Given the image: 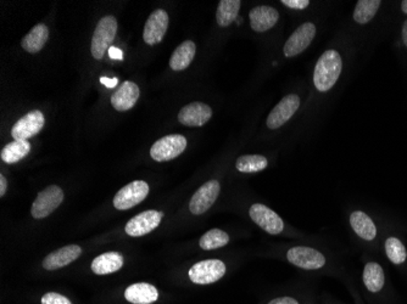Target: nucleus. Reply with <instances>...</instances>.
<instances>
[{"instance_id": "1", "label": "nucleus", "mask_w": 407, "mask_h": 304, "mask_svg": "<svg viewBox=\"0 0 407 304\" xmlns=\"http://www.w3.org/2000/svg\"><path fill=\"white\" fill-rule=\"evenodd\" d=\"M343 68L341 55L336 50H327L316 63L314 72V87L326 93L334 87Z\"/></svg>"}, {"instance_id": "2", "label": "nucleus", "mask_w": 407, "mask_h": 304, "mask_svg": "<svg viewBox=\"0 0 407 304\" xmlns=\"http://www.w3.org/2000/svg\"><path fill=\"white\" fill-rule=\"evenodd\" d=\"M116 32H117V21L114 16L109 15L98 23L90 45V51L95 60H102L105 53L109 51L112 42L115 40Z\"/></svg>"}, {"instance_id": "3", "label": "nucleus", "mask_w": 407, "mask_h": 304, "mask_svg": "<svg viewBox=\"0 0 407 304\" xmlns=\"http://www.w3.org/2000/svg\"><path fill=\"white\" fill-rule=\"evenodd\" d=\"M187 149V139L179 134H171L161 138L151 146V159L156 162H166L176 159Z\"/></svg>"}, {"instance_id": "4", "label": "nucleus", "mask_w": 407, "mask_h": 304, "mask_svg": "<svg viewBox=\"0 0 407 304\" xmlns=\"http://www.w3.org/2000/svg\"><path fill=\"white\" fill-rule=\"evenodd\" d=\"M226 265L220 260H201L189 269V279L196 285H210L221 280L226 274Z\"/></svg>"}, {"instance_id": "5", "label": "nucleus", "mask_w": 407, "mask_h": 304, "mask_svg": "<svg viewBox=\"0 0 407 304\" xmlns=\"http://www.w3.org/2000/svg\"><path fill=\"white\" fill-rule=\"evenodd\" d=\"M64 201V191L58 186H50L37 195L31 207V214L35 219H43L50 216Z\"/></svg>"}, {"instance_id": "6", "label": "nucleus", "mask_w": 407, "mask_h": 304, "mask_svg": "<svg viewBox=\"0 0 407 304\" xmlns=\"http://www.w3.org/2000/svg\"><path fill=\"white\" fill-rule=\"evenodd\" d=\"M149 194V186L144 181H134L124 186L114 197V207L126 211L143 202Z\"/></svg>"}, {"instance_id": "7", "label": "nucleus", "mask_w": 407, "mask_h": 304, "mask_svg": "<svg viewBox=\"0 0 407 304\" xmlns=\"http://www.w3.org/2000/svg\"><path fill=\"white\" fill-rule=\"evenodd\" d=\"M164 218V213L155 209H149L133 217L126 224V234L132 238H141L149 234L159 226Z\"/></svg>"}, {"instance_id": "8", "label": "nucleus", "mask_w": 407, "mask_h": 304, "mask_svg": "<svg viewBox=\"0 0 407 304\" xmlns=\"http://www.w3.org/2000/svg\"><path fill=\"white\" fill-rule=\"evenodd\" d=\"M287 260L301 269L317 270L326 265V257L312 247L295 246L287 252Z\"/></svg>"}, {"instance_id": "9", "label": "nucleus", "mask_w": 407, "mask_h": 304, "mask_svg": "<svg viewBox=\"0 0 407 304\" xmlns=\"http://www.w3.org/2000/svg\"><path fill=\"white\" fill-rule=\"evenodd\" d=\"M249 216L255 224L259 225L262 230L271 235H278L283 231L284 223L282 218L261 203L252 205L249 209Z\"/></svg>"}, {"instance_id": "10", "label": "nucleus", "mask_w": 407, "mask_h": 304, "mask_svg": "<svg viewBox=\"0 0 407 304\" xmlns=\"http://www.w3.org/2000/svg\"><path fill=\"white\" fill-rule=\"evenodd\" d=\"M220 191H221V186L218 181H213V179L206 181L193 195V197L189 201V211L195 216L204 214L205 212H208L210 208L213 207V203L216 202Z\"/></svg>"}, {"instance_id": "11", "label": "nucleus", "mask_w": 407, "mask_h": 304, "mask_svg": "<svg viewBox=\"0 0 407 304\" xmlns=\"http://www.w3.org/2000/svg\"><path fill=\"white\" fill-rule=\"evenodd\" d=\"M45 124V115L38 110L30 111L13 124L11 135L15 140H28L36 137Z\"/></svg>"}, {"instance_id": "12", "label": "nucleus", "mask_w": 407, "mask_h": 304, "mask_svg": "<svg viewBox=\"0 0 407 304\" xmlns=\"http://www.w3.org/2000/svg\"><path fill=\"white\" fill-rule=\"evenodd\" d=\"M314 35H316V26H314V23H302L289 37V39L287 40V43L284 45V56L285 58H294V56L302 53L311 44V42L314 40Z\"/></svg>"}, {"instance_id": "13", "label": "nucleus", "mask_w": 407, "mask_h": 304, "mask_svg": "<svg viewBox=\"0 0 407 304\" xmlns=\"http://www.w3.org/2000/svg\"><path fill=\"white\" fill-rule=\"evenodd\" d=\"M299 106H300V97H297V94H289L287 97H284L275 109L271 111L270 115L267 117V127L270 129H278L279 127H282L292 118Z\"/></svg>"}, {"instance_id": "14", "label": "nucleus", "mask_w": 407, "mask_h": 304, "mask_svg": "<svg viewBox=\"0 0 407 304\" xmlns=\"http://www.w3.org/2000/svg\"><path fill=\"white\" fill-rule=\"evenodd\" d=\"M170 18L165 10L158 9L151 13L149 18L146 20L144 31H143V39L148 45H156L161 43L164 39L165 35L167 32Z\"/></svg>"}, {"instance_id": "15", "label": "nucleus", "mask_w": 407, "mask_h": 304, "mask_svg": "<svg viewBox=\"0 0 407 304\" xmlns=\"http://www.w3.org/2000/svg\"><path fill=\"white\" fill-rule=\"evenodd\" d=\"M213 117V110L210 106L203 102H191L184 106L179 114L178 121L187 127H203Z\"/></svg>"}, {"instance_id": "16", "label": "nucleus", "mask_w": 407, "mask_h": 304, "mask_svg": "<svg viewBox=\"0 0 407 304\" xmlns=\"http://www.w3.org/2000/svg\"><path fill=\"white\" fill-rule=\"evenodd\" d=\"M141 95L139 87L134 82L126 80L117 88L115 93L111 95V105L116 111L124 112L134 107Z\"/></svg>"}, {"instance_id": "17", "label": "nucleus", "mask_w": 407, "mask_h": 304, "mask_svg": "<svg viewBox=\"0 0 407 304\" xmlns=\"http://www.w3.org/2000/svg\"><path fill=\"white\" fill-rule=\"evenodd\" d=\"M82 255V248L77 245H69L61 247L57 251L52 252L43 260V268L45 270L61 269L66 265H71Z\"/></svg>"}, {"instance_id": "18", "label": "nucleus", "mask_w": 407, "mask_h": 304, "mask_svg": "<svg viewBox=\"0 0 407 304\" xmlns=\"http://www.w3.org/2000/svg\"><path fill=\"white\" fill-rule=\"evenodd\" d=\"M250 26L257 33L269 31L278 23L279 13L272 6H256L249 13Z\"/></svg>"}, {"instance_id": "19", "label": "nucleus", "mask_w": 407, "mask_h": 304, "mask_svg": "<svg viewBox=\"0 0 407 304\" xmlns=\"http://www.w3.org/2000/svg\"><path fill=\"white\" fill-rule=\"evenodd\" d=\"M124 298L133 304H151L159 298L156 287L146 282L133 284L126 288Z\"/></svg>"}, {"instance_id": "20", "label": "nucleus", "mask_w": 407, "mask_h": 304, "mask_svg": "<svg viewBox=\"0 0 407 304\" xmlns=\"http://www.w3.org/2000/svg\"><path fill=\"white\" fill-rule=\"evenodd\" d=\"M124 256L119 252H107L95 257L92 262V272L97 275L116 273L124 267Z\"/></svg>"}, {"instance_id": "21", "label": "nucleus", "mask_w": 407, "mask_h": 304, "mask_svg": "<svg viewBox=\"0 0 407 304\" xmlns=\"http://www.w3.org/2000/svg\"><path fill=\"white\" fill-rule=\"evenodd\" d=\"M49 30L45 23H38L21 40L23 50L30 54L40 53L48 42Z\"/></svg>"}, {"instance_id": "22", "label": "nucleus", "mask_w": 407, "mask_h": 304, "mask_svg": "<svg viewBox=\"0 0 407 304\" xmlns=\"http://www.w3.org/2000/svg\"><path fill=\"white\" fill-rule=\"evenodd\" d=\"M196 47L191 40H186L182 44L178 45L177 49L173 51L172 56L170 59V67L175 72L186 70L191 65L195 58Z\"/></svg>"}, {"instance_id": "23", "label": "nucleus", "mask_w": 407, "mask_h": 304, "mask_svg": "<svg viewBox=\"0 0 407 304\" xmlns=\"http://www.w3.org/2000/svg\"><path fill=\"white\" fill-rule=\"evenodd\" d=\"M350 224L356 235L366 241H372L377 236L376 225L365 212H353L350 216Z\"/></svg>"}, {"instance_id": "24", "label": "nucleus", "mask_w": 407, "mask_h": 304, "mask_svg": "<svg viewBox=\"0 0 407 304\" xmlns=\"http://www.w3.org/2000/svg\"><path fill=\"white\" fill-rule=\"evenodd\" d=\"M385 275L384 270L381 265L374 262L367 263L363 269V284L368 291L377 293L381 291L384 286Z\"/></svg>"}, {"instance_id": "25", "label": "nucleus", "mask_w": 407, "mask_h": 304, "mask_svg": "<svg viewBox=\"0 0 407 304\" xmlns=\"http://www.w3.org/2000/svg\"><path fill=\"white\" fill-rule=\"evenodd\" d=\"M31 151V144L28 140H13L1 150L0 157L5 164H18V161L25 159Z\"/></svg>"}, {"instance_id": "26", "label": "nucleus", "mask_w": 407, "mask_h": 304, "mask_svg": "<svg viewBox=\"0 0 407 304\" xmlns=\"http://www.w3.org/2000/svg\"><path fill=\"white\" fill-rule=\"evenodd\" d=\"M242 1L240 0H221L217 8L216 20L218 26L228 27L235 23L240 13Z\"/></svg>"}, {"instance_id": "27", "label": "nucleus", "mask_w": 407, "mask_h": 304, "mask_svg": "<svg viewBox=\"0 0 407 304\" xmlns=\"http://www.w3.org/2000/svg\"><path fill=\"white\" fill-rule=\"evenodd\" d=\"M269 166V161L261 154H244L235 162V168L242 173H257Z\"/></svg>"}, {"instance_id": "28", "label": "nucleus", "mask_w": 407, "mask_h": 304, "mask_svg": "<svg viewBox=\"0 0 407 304\" xmlns=\"http://www.w3.org/2000/svg\"><path fill=\"white\" fill-rule=\"evenodd\" d=\"M381 0H360L354 11L355 23L365 25L376 16L377 11L381 8Z\"/></svg>"}, {"instance_id": "29", "label": "nucleus", "mask_w": 407, "mask_h": 304, "mask_svg": "<svg viewBox=\"0 0 407 304\" xmlns=\"http://www.w3.org/2000/svg\"><path fill=\"white\" fill-rule=\"evenodd\" d=\"M228 243L230 235L227 234L226 231L221 229H211L201 236L199 245L205 251H211L220 247H225Z\"/></svg>"}, {"instance_id": "30", "label": "nucleus", "mask_w": 407, "mask_h": 304, "mask_svg": "<svg viewBox=\"0 0 407 304\" xmlns=\"http://www.w3.org/2000/svg\"><path fill=\"white\" fill-rule=\"evenodd\" d=\"M385 252L390 262L394 265H403L406 260V248L398 238H389L385 241Z\"/></svg>"}, {"instance_id": "31", "label": "nucleus", "mask_w": 407, "mask_h": 304, "mask_svg": "<svg viewBox=\"0 0 407 304\" xmlns=\"http://www.w3.org/2000/svg\"><path fill=\"white\" fill-rule=\"evenodd\" d=\"M42 304H72L71 300H69L65 296L57 293V292H48L42 297L40 300Z\"/></svg>"}, {"instance_id": "32", "label": "nucleus", "mask_w": 407, "mask_h": 304, "mask_svg": "<svg viewBox=\"0 0 407 304\" xmlns=\"http://www.w3.org/2000/svg\"><path fill=\"white\" fill-rule=\"evenodd\" d=\"M282 4L290 9L304 10L310 5L309 0H282Z\"/></svg>"}, {"instance_id": "33", "label": "nucleus", "mask_w": 407, "mask_h": 304, "mask_svg": "<svg viewBox=\"0 0 407 304\" xmlns=\"http://www.w3.org/2000/svg\"><path fill=\"white\" fill-rule=\"evenodd\" d=\"M267 304H300L297 302L295 298L293 297H289V296H284V297H278V298H275V300H271Z\"/></svg>"}, {"instance_id": "34", "label": "nucleus", "mask_w": 407, "mask_h": 304, "mask_svg": "<svg viewBox=\"0 0 407 304\" xmlns=\"http://www.w3.org/2000/svg\"><path fill=\"white\" fill-rule=\"evenodd\" d=\"M107 53H109V56H110L111 59H116V60H122V58H124V55H122V51H121L120 49L115 48V47H111V48L109 49V51H107Z\"/></svg>"}, {"instance_id": "35", "label": "nucleus", "mask_w": 407, "mask_h": 304, "mask_svg": "<svg viewBox=\"0 0 407 304\" xmlns=\"http://www.w3.org/2000/svg\"><path fill=\"white\" fill-rule=\"evenodd\" d=\"M6 190H8V181H6L5 176L1 174V176H0V197L4 196Z\"/></svg>"}, {"instance_id": "36", "label": "nucleus", "mask_w": 407, "mask_h": 304, "mask_svg": "<svg viewBox=\"0 0 407 304\" xmlns=\"http://www.w3.org/2000/svg\"><path fill=\"white\" fill-rule=\"evenodd\" d=\"M100 82H102V84H105L107 88H115L116 85H117V80H116V78L110 80V78H107V77H102Z\"/></svg>"}, {"instance_id": "37", "label": "nucleus", "mask_w": 407, "mask_h": 304, "mask_svg": "<svg viewBox=\"0 0 407 304\" xmlns=\"http://www.w3.org/2000/svg\"><path fill=\"white\" fill-rule=\"evenodd\" d=\"M403 44L406 45L407 47V20L403 23Z\"/></svg>"}, {"instance_id": "38", "label": "nucleus", "mask_w": 407, "mask_h": 304, "mask_svg": "<svg viewBox=\"0 0 407 304\" xmlns=\"http://www.w3.org/2000/svg\"><path fill=\"white\" fill-rule=\"evenodd\" d=\"M401 10H403V13L407 15V0H403V3H401Z\"/></svg>"}]
</instances>
